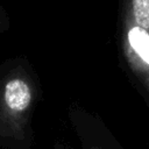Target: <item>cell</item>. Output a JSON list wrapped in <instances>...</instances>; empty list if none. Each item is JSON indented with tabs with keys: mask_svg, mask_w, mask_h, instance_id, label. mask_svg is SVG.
I'll return each instance as SVG.
<instances>
[{
	"mask_svg": "<svg viewBox=\"0 0 149 149\" xmlns=\"http://www.w3.org/2000/svg\"><path fill=\"white\" fill-rule=\"evenodd\" d=\"M30 65L10 59L0 68V148L28 149L38 84Z\"/></svg>",
	"mask_w": 149,
	"mask_h": 149,
	"instance_id": "6da1fadb",
	"label": "cell"
},
{
	"mask_svg": "<svg viewBox=\"0 0 149 149\" xmlns=\"http://www.w3.org/2000/svg\"><path fill=\"white\" fill-rule=\"evenodd\" d=\"M118 44L129 79L149 105V0H118Z\"/></svg>",
	"mask_w": 149,
	"mask_h": 149,
	"instance_id": "7a4b0ae2",
	"label": "cell"
},
{
	"mask_svg": "<svg viewBox=\"0 0 149 149\" xmlns=\"http://www.w3.org/2000/svg\"><path fill=\"white\" fill-rule=\"evenodd\" d=\"M69 119L80 142V149H123L102 120L81 107L72 106Z\"/></svg>",
	"mask_w": 149,
	"mask_h": 149,
	"instance_id": "3957f363",
	"label": "cell"
},
{
	"mask_svg": "<svg viewBox=\"0 0 149 149\" xmlns=\"http://www.w3.org/2000/svg\"><path fill=\"white\" fill-rule=\"evenodd\" d=\"M9 17L7 15V13L5 12V9L0 6V35L6 33L9 28Z\"/></svg>",
	"mask_w": 149,
	"mask_h": 149,
	"instance_id": "277c9868",
	"label": "cell"
}]
</instances>
